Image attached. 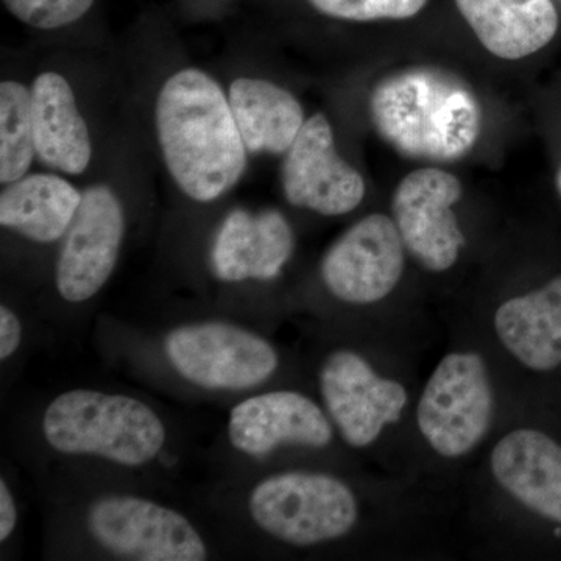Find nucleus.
<instances>
[{
    "label": "nucleus",
    "mask_w": 561,
    "mask_h": 561,
    "mask_svg": "<svg viewBox=\"0 0 561 561\" xmlns=\"http://www.w3.org/2000/svg\"><path fill=\"white\" fill-rule=\"evenodd\" d=\"M153 119L162 162L187 201L209 205L241 183L250 153L227 90L205 69L186 66L165 77Z\"/></svg>",
    "instance_id": "nucleus-1"
},
{
    "label": "nucleus",
    "mask_w": 561,
    "mask_h": 561,
    "mask_svg": "<svg viewBox=\"0 0 561 561\" xmlns=\"http://www.w3.org/2000/svg\"><path fill=\"white\" fill-rule=\"evenodd\" d=\"M370 113L379 135L413 160H460L482 131L481 103L470 84L432 66L402 69L379 81Z\"/></svg>",
    "instance_id": "nucleus-2"
},
{
    "label": "nucleus",
    "mask_w": 561,
    "mask_h": 561,
    "mask_svg": "<svg viewBox=\"0 0 561 561\" xmlns=\"http://www.w3.org/2000/svg\"><path fill=\"white\" fill-rule=\"evenodd\" d=\"M38 431L43 445L57 456L121 470L153 467L172 443L168 421L149 402L88 387L51 398L41 412Z\"/></svg>",
    "instance_id": "nucleus-3"
},
{
    "label": "nucleus",
    "mask_w": 561,
    "mask_h": 561,
    "mask_svg": "<svg viewBox=\"0 0 561 561\" xmlns=\"http://www.w3.org/2000/svg\"><path fill=\"white\" fill-rule=\"evenodd\" d=\"M76 546L108 560L205 561L213 546L194 519L147 494L105 491L70 512Z\"/></svg>",
    "instance_id": "nucleus-4"
},
{
    "label": "nucleus",
    "mask_w": 561,
    "mask_h": 561,
    "mask_svg": "<svg viewBox=\"0 0 561 561\" xmlns=\"http://www.w3.org/2000/svg\"><path fill=\"white\" fill-rule=\"evenodd\" d=\"M157 359L175 381L195 393L245 397L280 367L267 337L234 320L180 321L158 335Z\"/></svg>",
    "instance_id": "nucleus-5"
},
{
    "label": "nucleus",
    "mask_w": 561,
    "mask_h": 561,
    "mask_svg": "<svg viewBox=\"0 0 561 561\" xmlns=\"http://www.w3.org/2000/svg\"><path fill=\"white\" fill-rule=\"evenodd\" d=\"M232 515L272 540L312 548L348 535L359 518V505L353 490L335 476L291 470L239 489Z\"/></svg>",
    "instance_id": "nucleus-6"
},
{
    "label": "nucleus",
    "mask_w": 561,
    "mask_h": 561,
    "mask_svg": "<svg viewBox=\"0 0 561 561\" xmlns=\"http://www.w3.org/2000/svg\"><path fill=\"white\" fill-rule=\"evenodd\" d=\"M127 230V209L111 184L83 190L54 265V289L61 305L81 308L99 297L119 264Z\"/></svg>",
    "instance_id": "nucleus-7"
},
{
    "label": "nucleus",
    "mask_w": 561,
    "mask_h": 561,
    "mask_svg": "<svg viewBox=\"0 0 561 561\" xmlns=\"http://www.w3.org/2000/svg\"><path fill=\"white\" fill-rule=\"evenodd\" d=\"M493 411L485 362L476 353H451L443 357L424 387L416 421L435 453L456 459L482 442Z\"/></svg>",
    "instance_id": "nucleus-8"
},
{
    "label": "nucleus",
    "mask_w": 561,
    "mask_h": 561,
    "mask_svg": "<svg viewBox=\"0 0 561 561\" xmlns=\"http://www.w3.org/2000/svg\"><path fill=\"white\" fill-rule=\"evenodd\" d=\"M334 431L327 409L301 391H253L232 405L225 440L239 459L264 460L283 448H328Z\"/></svg>",
    "instance_id": "nucleus-9"
},
{
    "label": "nucleus",
    "mask_w": 561,
    "mask_h": 561,
    "mask_svg": "<svg viewBox=\"0 0 561 561\" xmlns=\"http://www.w3.org/2000/svg\"><path fill=\"white\" fill-rule=\"evenodd\" d=\"M324 409L353 448H367L383 427L400 421L408 391L400 382L383 379L356 351L335 350L319 370Z\"/></svg>",
    "instance_id": "nucleus-10"
},
{
    "label": "nucleus",
    "mask_w": 561,
    "mask_h": 561,
    "mask_svg": "<svg viewBox=\"0 0 561 561\" xmlns=\"http://www.w3.org/2000/svg\"><path fill=\"white\" fill-rule=\"evenodd\" d=\"M404 242L397 224L371 214L343 232L320 264L324 287L339 301L371 305L389 297L404 272Z\"/></svg>",
    "instance_id": "nucleus-11"
},
{
    "label": "nucleus",
    "mask_w": 561,
    "mask_h": 561,
    "mask_svg": "<svg viewBox=\"0 0 561 561\" xmlns=\"http://www.w3.org/2000/svg\"><path fill=\"white\" fill-rule=\"evenodd\" d=\"M280 184L291 206L327 217L356 209L367 191L360 173L339 153L334 131L323 113L306 119L284 153Z\"/></svg>",
    "instance_id": "nucleus-12"
},
{
    "label": "nucleus",
    "mask_w": 561,
    "mask_h": 561,
    "mask_svg": "<svg viewBox=\"0 0 561 561\" xmlns=\"http://www.w3.org/2000/svg\"><path fill=\"white\" fill-rule=\"evenodd\" d=\"M461 184L442 169H419L401 181L393 195V216L405 249L427 271L446 272L459 260L465 236L453 206Z\"/></svg>",
    "instance_id": "nucleus-13"
},
{
    "label": "nucleus",
    "mask_w": 561,
    "mask_h": 561,
    "mask_svg": "<svg viewBox=\"0 0 561 561\" xmlns=\"http://www.w3.org/2000/svg\"><path fill=\"white\" fill-rule=\"evenodd\" d=\"M294 250V228L280 210L234 208L221 217L210 239L209 272L225 286L271 283Z\"/></svg>",
    "instance_id": "nucleus-14"
},
{
    "label": "nucleus",
    "mask_w": 561,
    "mask_h": 561,
    "mask_svg": "<svg viewBox=\"0 0 561 561\" xmlns=\"http://www.w3.org/2000/svg\"><path fill=\"white\" fill-rule=\"evenodd\" d=\"M31 91L38 161L47 171L83 175L94 146L72 83L65 73L46 69L33 79Z\"/></svg>",
    "instance_id": "nucleus-15"
},
{
    "label": "nucleus",
    "mask_w": 561,
    "mask_h": 561,
    "mask_svg": "<svg viewBox=\"0 0 561 561\" xmlns=\"http://www.w3.org/2000/svg\"><path fill=\"white\" fill-rule=\"evenodd\" d=\"M497 483L524 507L561 524V446L535 430L501 438L491 454Z\"/></svg>",
    "instance_id": "nucleus-16"
},
{
    "label": "nucleus",
    "mask_w": 561,
    "mask_h": 561,
    "mask_svg": "<svg viewBox=\"0 0 561 561\" xmlns=\"http://www.w3.org/2000/svg\"><path fill=\"white\" fill-rule=\"evenodd\" d=\"M83 191L57 172L27 173L2 186L0 225L36 245H58L68 232Z\"/></svg>",
    "instance_id": "nucleus-17"
},
{
    "label": "nucleus",
    "mask_w": 561,
    "mask_h": 561,
    "mask_svg": "<svg viewBox=\"0 0 561 561\" xmlns=\"http://www.w3.org/2000/svg\"><path fill=\"white\" fill-rule=\"evenodd\" d=\"M482 46L502 60H522L548 46L559 31L552 0H456Z\"/></svg>",
    "instance_id": "nucleus-18"
},
{
    "label": "nucleus",
    "mask_w": 561,
    "mask_h": 561,
    "mask_svg": "<svg viewBox=\"0 0 561 561\" xmlns=\"http://www.w3.org/2000/svg\"><path fill=\"white\" fill-rule=\"evenodd\" d=\"M227 92L249 153L284 157L306 122L300 101L261 77H238Z\"/></svg>",
    "instance_id": "nucleus-19"
},
{
    "label": "nucleus",
    "mask_w": 561,
    "mask_h": 561,
    "mask_svg": "<svg viewBox=\"0 0 561 561\" xmlns=\"http://www.w3.org/2000/svg\"><path fill=\"white\" fill-rule=\"evenodd\" d=\"M497 337L527 368L561 365V276L540 290L505 301L494 316Z\"/></svg>",
    "instance_id": "nucleus-20"
},
{
    "label": "nucleus",
    "mask_w": 561,
    "mask_h": 561,
    "mask_svg": "<svg viewBox=\"0 0 561 561\" xmlns=\"http://www.w3.org/2000/svg\"><path fill=\"white\" fill-rule=\"evenodd\" d=\"M36 157L31 87L20 80L0 83V183L31 173Z\"/></svg>",
    "instance_id": "nucleus-21"
},
{
    "label": "nucleus",
    "mask_w": 561,
    "mask_h": 561,
    "mask_svg": "<svg viewBox=\"0 0 561 561\" xmlns=\"http://www.w3.org/2000/svg\"><path fill=\"white\" fill-rule=\"evenodd\" d=\"M317 11L334 20L368 22L409 20L426 7L427 0H309Z\"/></svg>",
    "instance_id": "nucleus-22"
},
{
    "label": "nucleus",
    "mask_w": 561,
    "mask_h": 561,
    "mask_svg": "<svg viewBox=\"0 0 561 561\" xmlns=\"http://www.w3.org/2000/svg\"><path fill=\"white\" fill-rule=\"evenodd\" d=\"M95 0H3L16 20L38 31H58L76 24Z\"/></svg>",
    "instance_id": "nucleus-23"
},
{
    "label": "nucleus",
    "mask_w": 561,
    "mask_h": 561,
    "mask_svg": "<svg viewBox=\"0 0 561 561\" xmlns=\"http://www.w3.org/2000/svg\"><path fill=\"white\" fill-rule=\"evenodd\" d=\"M24 341V324L20 313L9 302L0 305V362L3 367L16 357Z\"/></svg>",
    "instance_id": "nucleus-24"
},
{
    "label": "nucleus",
    "mask_w": 561,
    "mask_h": 561,
    "mask_svg": "<svg viewBox=\"0 0 561 561\" xmlns=\"http://www.w3.org/2000/svg\"><path fill=\"white\" fill-rule=\"evenodd\" d=\"M20 523V511L18 501L9 479L5 476L0 478V542L7 545L13 537Z\"/></svg>",
    "instance_id": "nucleus-25"
},
{
    "label": "nucleus",
    "mask_w": 561,
    "mask_h": 561,
    "mask_svg": "<svg viewBox=\"0 0 561 561\" xmlns=\"http://www.w3.org/2000/svg\"><path fill=\"white\" fill-rule=\"evenodd\" d=\"M557 187H559V192H560V195H561V169H560V172H559V176H557Z\"/></svg>",
    "instance_id": "nucleus-26"
}]
</instances>
